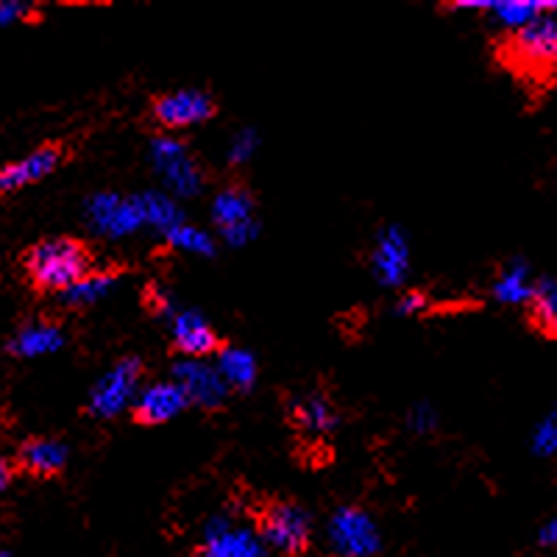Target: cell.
Listing matches in <instances>:
<instances>
[{
  "instance_id": "1",
  "label": "cell",
  "mask_w": 557,
  "mask_h": 557,
  "mask_svg": "<svg viewBox=\"0 0 557 557\" xmlns=\"http://www.w3.org/2000/svg\"><path fill=\"white\" fill-rule=\"evenodd\" d=\"M491 51L494 62L532 101H541L557 87V17L507 28L494 39Z\"/></svg>"
},
{
  "instance_id": "2",
  "label": "cell",
  "mask_w": 557,
  "mask_h": 557,
  "mask_svg": "<svg viewBox=\"0 0 557 557\" xmlns=\"http://www.w3.org/2000/svg\"><path fill=\"white\" fill-rule=\"evenodd\" d=\"M23 271L37 293L64 296L96 273V253L78 237H48L26 248Z\"/></svg>"
},
{
  "instance_id": "3",
  "label": "cell",
  "mask_w": 557,
  "mask_h": 557,
  "mask_svg": "<svg viewBox=\"0 0 557 557\" xmlns=\"http://www.w3.org/2000/svg\"><path fill=\"white\" fill-rule=\"evenodd\" d=\"M251 519L262 539L285 557H305L310 552V516L296 502L282 496H257L251 505Z\"/></svg>"
},
{
  "instance_id": "4",
  "label": "cell",
  "mask_w": 557,
  "mask_h": 557,
  "mask_svg": "<svg viewBox=\"0 0 557 557\" xmlns=\"http://www.w3.org/2000/svg\"><path fill=\"white\" fill-rule=\"evenodd\" d=\"M151 121L159 128H187L209 121L218 114V103L198 89H178V92H162L151 98Z\"/></svg>"
},
{
  "instance_id": "5",
  "label": "cell",
  "mask_w": 557,
  "mask_h": 557,
  "mask_svg": "<svg viewBox=\"0 0 557 557\" xmlns=\"http://www.w3.org/2000/svg\"><path fill=\"white\" fill-rule=\"evenodd\" d=\"M70 157L67 146L64 143H45L42 148H37L28 157L17 159V162H9V165L0 168V196H9V193H17L28 184L42 182L45 176H51L64 159Z\"/></svg>"
},
{
  "instance_id": "6",
  "label": "cell",
  "mask_w": 557,
  "mask_h": 557,
  "mask_svg": "<svg viewBox=\"0 0 557 557\" xmlns=\"http://www.w3.org/2000/svg\"><path fill=\"white\" fill-rule=\"evenodd\" d=\"M332 541L346 557H366L376 552L380 535L374 521L362 513L360 507H343L332 519Z\"/></svg>"
},
{
  "instance_id": "7",
  "label": "cell",
  "mask_w": 557,
  "mask_h": 557,
  "mask_svg": "<svg viewBox=\"0 0 557 557\" xmlns=\"http://www.w3.org/2000/svg\"><path fill=\"white\" fill-rule=\"evenodd\" d=\"M64 462H67L64 444L51 441V437H28L14 455L12 466L20 474L37 476V480H53L64 471Z\"/></svg>"
},
{
  "instance_id": "8",
  "label": "cell",
  "mask_w": 557,
  "mask_h": 557,
  "mask_svg": "<svg viewBox=\"0 0 557 557\" xmlns=\"http://www.w3.org/2000/svg\"><path fill=\"white\" fill-rule=\"evenodd\" d=\"M228 343L218 335L201 315L187 312V315L176 318L173 326V348L187 357H209V355H223Z\"/></svg>"
},
{
  "instance_id": "9",
  "label": "cell",
  "mask_w": 557,
  "mask_h": 557,
  "mask_svg": "<svg viewBox=\"0 0 557 557\" xmlns=\"http://www.w3.org/2000/svg\"><path fill=\"white\" fill-rule=\"evenodd\" d=\"M139 376H143V362L139 360H123L121 366L114 368L112 374L98 385L96 396L89 410L96 416H114L128 401L132 391L137 387Z\"/></svg>"
},
{
  "instance_id": "10",
  "label": "cell",
  "mask_w": 557,
  "mask_h": 557,
  "mask_svg": "<svg viewBox=\"0 0 557 557\" xmlns=\"http://www.w3.org/2000/svg\"><path fill=\"white\" fill-rule=\"evenodd\" d=\"M187 405V396L178 385H153L132 407V421L139 426H157L171 421Z\"/></svg>"
},
{
  "instance_id": "11",
  "label": "cell",
  "mask_w": 557,
  "mask_h": 557,
  "mask_svg": "<svg viewBox=\"0 0 557 557\" xmlns=\"http://www.w3.org/2000/svg\"><path fill=\"white\" fill-rule=\"evenodd\" d=\"M524 323L544 341L557 343V278H544L527 296Z\"/></svg>"
},
{
  "instance_id": "12",
  "label": "cell",
  "mask_w": 557,
  "mask_h": 557,
  "mask_svg": "<svg viewBox=\"0 0 557 557\" xmlns=\"http://www.w3.org/2000/svg\"><path fill=\"white\" fill-rule=\"evenodd\" d=\"M253 198L243 184H228L215 201V221L232 240L243 237L251 228Z\"/></svg>"
},
{
  "instance_id": "13",
  "label": "cell",
  "mask_w": 557,
  "mask_h": 557,
  "mask_svg": "<svg viewBox=\"0 0 557 557\" xmlns=\"http://www.w3.org/2000/svg\"><path fill=\"white\" fill-rule=\"evenodd\" d=\"M178 387L184 396L203 407H212L223 399V376L215 374L212 368L196 366V362H184L176 368Z\"/></svg>"
},
{
  "instance_id": "14",
  "label": "cell",
  "mask_w": 557,
  "mask_h": 557,
  "mask_svg": "<svg viewBox=\"0 0 557 557\" xmlns=\"http://www.w3.org/2000/svg\"><path fill=\"white\" fill-rule=\"evenodd\" d=\"M62 343L57 326L51 323H32L26 330H20V335L12 341V351L20 357H37L45 351H53Z\"/></svg>"
},
{
  "instance_id": "15",
  "label": "cell",
  "mask_w": 557,
  "mask_h": 557,
  "mask_svg": "<svg viewBox=\"0 0 557 557\" xmlns=\"http://www.w3.org/2000/svg\"><path fill=\"white\" fill-rule=\"evenodd\" d=\"M257 541L246 532H223L203 544L196 552V557H257Z\"/></svg>"
},
{
  "instance_id": "16",
  "label": "cell",
  "mask_w": 557,
  "mask_h": 557,
  "mask_svg": "<svg viewBox=\"0 0 557 557\" xmlns=\"http://www.w3.org/2000/svg\"><path fill=\"white\" fill-rule=\"evenodd\" d=\"M296 424L307 432H326L335 424V407L330 405L326 396H310L293 410Z\"/></svg>"
},
{
  "instance_id": "17",
  "label": "cell",
  "mask_w": 557,
  "mask_h": 557,
  "mask_svg": "<svg viewBox=\"0 0 557 557\" xmlns=\"http://www.w3.org/2000/svg\"><path fill=\"white\" fill-rule=\"evenodd\" d=\"M487 9H494V14L502 23H510V28H516L524 26V23H532V20L544 17L546 12H555L557 3H544V0L519 3V0H510V3H487Z\"/></svg>"
},
{
  "instance_id": "18",
  "label": "cell",
  "mask_w": 557,
  "mask_h": 557,
  "mask_svg": "<svg viewBox=\"0 0 557 557\" xmlns=\"http://www.w3.org/2000/svg\"><path fill=\"white\" fill-rule=\"evenodd\" d=\"M143 218L137 207H123L121 201H98L96 203V221L98 226H107L109 232H126Z\"/></svg>"
},
{
  "instance_id": "19",
  "label": "cell",
  "mask_w": 557,
  "mask_h": 557,
  "mask_svg": "<svg viewBox=\"0 0 557 557\" xmlns=\"http://www.w3.org/2000/svg\"><path fill=\"white\" fill-rule=\"evenodd\" d=\"M221 376L228 385L246 391L253 382V360L246 351H235V348H226L221 357Z\"/></svg>"
},
{
  "instance_id": "20",
  "label": "cell",
  "mask_w": 557,
  "mask_h": 557,
  "mask_svg": "<svg viewBox=\"0 0 557 557\" xmlns=\"http://www.w3.org/2000/svg\"><path fill=\"white\" fill-rule=\"evenodd\" d=\"M117 273H121V268H112V271H107V273H92L87 282H82L78 287H73L70 293H64V301H67L70 307L89 305V301H96V298L101 296V293L107 290L109 285H112Z\"/></svg>"
},
{
  "instance_id": "21",
  "label": "cell",
  "mask_w": 557,
  "mask_h": 557,
  "mask_svg": "<svg viewBox=\"0 0 557 557\" xmlns=\"http://www.w3.org/2000/svg\"><path fill=\"white\" fill-rule=\"evenodd\" d=\"M376 262H380V268H382V276H385L387 282H396V276H399L407 265L405 246H401L399 237H387L385 246H382V251L376 253Z\"/></svg>"
},
{
  "instance_id": "22",
  "label": "cell",
  "mask_w": 557,
  "mask_h": 557,
  "mask_svg": "<svg viewBox=\"0 0 557 557\" xmlns=\"http://www.w3.org/2000/svg\"><path fill=\"white\" fill-rule=\"evenodd\" d=\"M524 271H516L510 273V276L502 278V285L496 287V293H499V298H505V301H521V298L530 296V290L524 287Z\"/></svg>"
},
{
  "instance_id": "23",
  "label": "cell",
  "mask_w": 557,
  "mask_h": 557,
  "mask_svg": "<svg viewBox=\"0 0 557 557\" xmlns=\"http://www.w3.org/2000/svg\"><path fill=\"white\" fill-rule=\"evenodd\" d=\"M173 240L176 243H182V246H187V248H196V251H201V253H209L212 251V246H209V240L207 237L201 235V232H187V228H178V232H173Z\"/></svg>"
},
{
  "instance_id": "24",
  "label": "cell",
  "mask_w": 557,
  "mask_h": 557,
  "mask_svg": "<svg viewBox=\"0 0 557 557\" xmlns=\"http://www.w3.org/2000/svg\"><path fill=\"white\" fill-rule=\"evenodd\" d=\"M32 20V9L23 7V3H0V26H7V23H14V20Z\"/></svg>"
},
{
  "instance_id": "25",
  "label": "cell",
  "mask_w": 557,
  "mask_h": 557,
  "mask_svg": "<svg viewBox=\"0 0 557 557\" xmlns=\"http://www.w3.org/2000/svg\"><path fill=\"white\" fill-rule=\"evenodd\" d=\"M12 474H14V466L9 460H3V457H0V491H3V487L9 485V480H12Z\"/></svg>"
},
{
  "instance_id": "26",
  "label": "cell",
  "mask_w": 557,
  "mask_h": 557,
  "mask_svg": "<svg viewBox=\"0 0 557 557\" xmlns=\"http://www.w3.org/2000/svg\"><path fill=\"white\" fill-rule=\"evenodd\" d=\"M541 541H544V544H555V541H557V521L549 527V530H544Z\"/></svg>"
},
{
  "instance_id": "27",
  "label": "cell",
  "mask_w": 557,
  "mask_h": 557,
  "mask_svg": "<svg viewBox=\"0 0 557 557\" xmlns=\"http://www.w3.org/2000/svg\"><path fill=\"white\" fill-rule=\"evenodd\" d=\"M0 557H7V555H0Z\"/></svg>"
}]
</instances>
